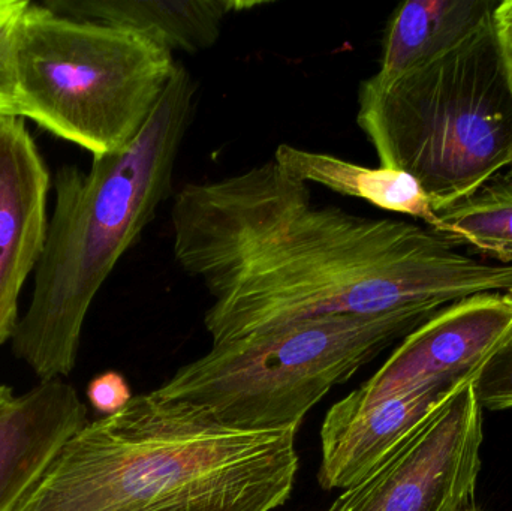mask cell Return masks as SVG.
I'll list each match as a JSON object with an SVG mask.
<instances>
[{"label":"cell","instance_id":"cell-1","mask_svg":"<svg viewBox=\"0 0 512 511\" xmlns=\"http://www.w3.org/2000/svg\"><path fill=\"white\" fill-rule=\"evenodd\" d=\"M171 233L174 260L213 299L212 345L334 315L427 321L512 290V264L462 254L426 225L315 206L309 183L274 159L183 186Z\"/></svg>","mask_w":512,"mask_h":511},{"label":"cell","instance_id":"cell-2","mask_svg":"<svg viewBox=\"0 0 512 511\" xmlns=\"http://www.w3.org/2000/svg\"><path fill=\"white\" fill-rule=\"evenodd\" d=\"M295 435L153 390L72 435L17 511H273L294 491Z\"/></svg>","mask_w":512,"mask_h":511},{"label":"cell","instance_id":"cell-3","mask_svg":"<svg viewBox=\"0 0 512 511\" xmlns=\"http://www.w3.org/2000/svg\"><path fill=\"white\" fill-rule=\"evenodd\" d=\"M195 95L197 84L177 63L161 102L128 147L93 158L89 171L75 165L57 171L35 288L11 339L15 357L39 380L74 371L93 300L170 197Z\"/></svg>","mask_w":512,"mask_h":511},{"label":"cell","instance_id":"cell-4","mask_svg":"<svg viewBox=\"0 0 512 511\" xmlns=\"http://www.w3.org/2000/svg\"><path fill=\"white\" fill-rule=\"evenodd\" d=\"M357 122L381 167L414 176L436 213L512 162V92L493 27L444 59L358 90Z\"/></svg>","mask_w":512,"mask_h":511},{"label":"cell","instance_id":"cell-5","mask_svg":"<svg viewBox=\"0 0 512 511\" xmlns=\"http://www.w3.org/2000/svg\"><path fill=\"white\" fill-rule=\"evenodd\" d=\"M147 36L30 2L18 44V110L45 131L111 155L143 131L176 72Z\"/></svg>","mask_w":512,"mask_h":511},{"label":"cell","instance_id":"cell-6","mask_svg":"<svg viewBox=\"0 0 512 511\" xmlns=\"http://www.w3.org/2000/svg\"><path fill=\"white\" fill-rule=\"evenodd\" d=\"M403 314L334 315L212 345L156 389L240 431L300 429L309 411L421 324Z\"/></svg>","mask_w":512,"mask_h":511},{"label":"cell","instance_id":"cell-7","mask_svg":"<svg viewBox=\"0 0 512 511\" xmlns=\"http://www.w3.org/2000/svg\"><path fill=\"white\" fill-rule=\"evenodd\" d=\"M481 411L471 381L327 511H460L474 503Z\"/></svg>","mask_w":512,"mask_h":511},{"label":"cell","instance_id":"cell-8","mask_svg":"<svg viewBox=\"0 0 512 511\" xmlns=\"http://www.w3.org/2000/svg\"><path fill=\"white\" fill-rule=\"evenodd\" d=\"M511 333L512 306L504 293L469 297L409 333L379 371L349 396L373 404L427 384L474 381Z\"/></svg>","mask_w":512,"mask_h":511},{"label":"cell","instance_id":"cell-9","mask_svg":"<svg viewBox=\"0 0 512 511\" xmlns=\"http://www.w3.org/2000/svg\"><path fill=\"white\" fill-rule=\"evenodd\" d=\"M50 171L21 117H0V345L20 321L18 300L47 236Z\"/></svg>","mask_w":512,"mask_h":511},{"label":"cell","instance_id":"cell-10","mask_svg":"<svg viewBox=\"0 0 512 511\" xmlns=\"http://www.w3.org/2000/svg\"><path fill=\"white\" fill-rule=\"evenodd\" d=\"M468 383L427 384L373 404L340 399L322 422L319 486L346 491L366 479Z\"/></svg>","mask_w":512,"mask_h":511},{"label":"cell","instance_id":"cell-11","mask_svg":"<svg viewBox=\"0 0 512 511\" xmlns=\"http://www.w3.org/2000/svg\"><path fill=\"white\" fill-rule=\"evenodd\" d=\"M84 425L86 405L63 380L39 381L0 411V511L20 509Z\"/></svg>","mask_w":512,"mask_h":511},{"label":"cell","instance_id":"cell-12","mask_svg":"<svg viewBox=\"0 0 512 511\" xmlns=\"http://www.w3.org/2000/svg\"><path fill=\"white\" fill-rule=\"evenodd\" d=\"M57 14L131 30L168 51L195 54L221 38L228 17L267 5L261 0H45Z\"/></svg>","mask_w":512,"mask_h":511},{"label":"cell","instance_id":"cell-13","mask_svg":"<svg viewBox=\"0 0 512 511\" xmlns=\"http://www.w3.org/2000/svg\"><path fill=\"white\" fill-rule=\"evenodd\" d=\"M495 0H409L391 15L373 80L390 84L459 50L493 27Z\"/></svg>","mask_w":512,"mask_h":511},{"label":"cell","instance_id":"cell-14","mask_svg":"<svg viewBox=\"0 0 512 511\" xmlns=\"http://www.w3.org/2000/svg\"><path fill=\"white\" fill-rule=\"evenodd\" d=\"M274 161L292 176L336 194L360 198L379 209L411 216L439 233V216L421 183L394 168L366 167L327 153L280 144Z\"/></svg>","mask_w":512,"mask_h":511},{"label":"cell","instance_id":"cell-15","mask_svg":"<svg viewBox=\"0 0 512 511\" xmlns=\"http://www.w3.org/2000/svg\"><path fill=\"white\" fill-rule=\"evenodd\" d=\"M439 233L501 264H512V176H496L456 206L438 212Z\"/></svg>","mask_w":512,"mask_h":511},{"label":"cell","instance_id":"cell-16","mask_svg":"<svg viewBox=\"0 0 512 511\" xmlns=\"http://www.w3.org/2000/svg\"><path fill=\"white\" fill-rule=\"evenodd\" d=\"M29 0H0V117H18V44Z\"/></svg>","mask_w":512,"mask_h":511},{"label":"cell","instance_id":"cell-17","mask_svg":"<svg viewBox=\"0 0 512 511\" xmlns=\"http://www.w3.org/2000/svg\"><path fill=\"white\" fill-rule=\"evenodd\" d=\"M474 392L481 408L492 411L511 410L512 333L475 378Z\"/></svg>","mask_w":512,"mask_h":511},{"label":"cell","instance_id":"cell-18","mask_svg":"<svg viewBox=\"0 0 512 511\" xmlns=\"http://www.w3.org/2000/svg\"><path fill=\"white\" fill-rule=\"evenodd\" d=\"M134 398L128 381L119 372L108 371L93 378L87 387V399L102 417L113 416Z\"/></svg>","mask_w":512,"mask_h":511},{"label":"cell","instance_id":"cell-19","mask_svg":"<svg viewBox=\"0 0 512 511\" xmlns=\"http://www.w3.org/2000/svg\"><path fill=\"white\" fill-rule=\"evenodd\" d=\"M493 33H495L505 77L512 92V0L499 2L493 14Z\"/></svg>","mask_w":512,"mask_h":511},{"label":"cell","instance_id":"cell-20","mask_svg":"<svg viewBox=\"0 0 512 511\" xmlns=\"http://www.w3.org/2000/svg\"><path fill=\"white\" fill-rule=\"evenodd\" d=\"M14 393H12V389H9L8 386H3V384H0V411L3 410V408L6 407V405L9 404V402L14 399Z\"/></svg>","mask_w":512,"mask_h":511},{"label":"cell","instance_id":"cell-21","mask_svg":"<svg viewBox=\"0 0 512 511\" xmlns=\"http://www.w3.org/2000/svg\"><path fill=\"white\" fill-rule=\"evenodd\" d=\"M460 511H483V510H481L480 507L477 506V503H475V501H474V503L468 504V506L463 507V509Z\"/></svg>","mask_w":512,"mask_h":511},{"label":"cell","instance_id":"cell-22","mask_svg":"<svg viewBox=\"0 0 512 511\" xmlns=\"http://www.w3.org/2000/svg\"><path fill=\"white\" fill-rule=\"evenodd\" d=\"M505 300H507L508 303L512 306V290L507 291V293H504Z\"/></svg>","mask_w":512,"mask_h":511},{"label":"cell","instance_id":"cell-23","mask_svg":"<svg viewBox=\"0 0 512 511\" xmlns=\"http://www.w3.org/2000/svg\"><path fill=\"white\" fill-rule=\"evenodd\" d=\"M508 174H511V176H512V162H511L510 168H508Z\"/></svg>","mask_w":512,"mask_h":511}]
</instances>
